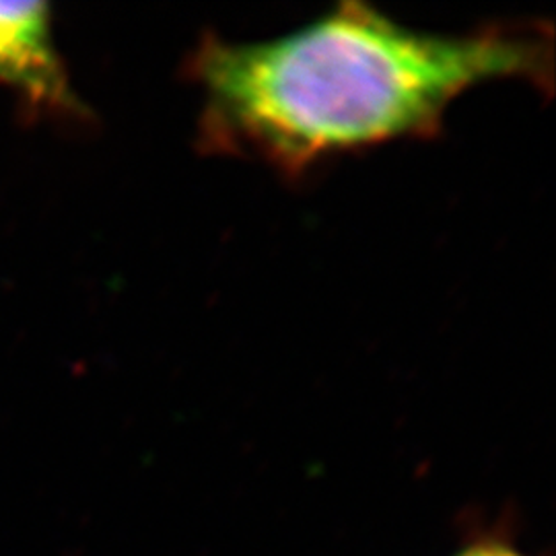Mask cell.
<instances>
[{
  "label": "cell",
  "instance_id": "3957f363",
  "mask_svg": "<svg viewBox=\"0 0 556 556\" xmlns=\"http://www.w3.org/2000/svg\"><path fill=\"white\" fill-rule=\"evenodd\" d=\"M457 556H523L514 551L507 544H495V542H484V544H475L462 551Z\"/></svg>",
  "mask_w": 556,
  "mask_h": 556
},
{
  "label": "cell",
  "instance_id": "7a4b0ae2",
  "mask_svg": "<svg viewBox=\"0 0 556 556\" xmlns=\"http://www.w3.org/2000/svg\"><path fill=\"white\" fill-rule=\"evenodd\" d=\"M0 83L48 110L79 112L46 2H0Z\"/></svg>",
  "mask_w": 556,
  "mask_h": 556
},
{
  "label": "cell",
  "instance_id": "6da1fadb",
  "mask_svg": "<svg viewBox=\"0 0 556 556\" xmlns=\"http://www.w3.org/2000/svg\"><path fill=\"white\" fill-rule=\"evenodd\" d=\"M184 75L202 100L200 151L298 179L337 155L438 137L450 105L482 83L523 80L551 96L555 36L536 20L420 31L353 0L268 40L204 34Z\"/></svg>",
  "mask_w": 556,
  "mask_h": 556
}]
</instances>
